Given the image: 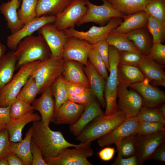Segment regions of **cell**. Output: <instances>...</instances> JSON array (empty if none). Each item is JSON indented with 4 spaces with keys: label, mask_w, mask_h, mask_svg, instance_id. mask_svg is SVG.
<instances>
[{
    "label": "cell",
    "mask_w": 165,
    "mask_h": 165,
    "mask_svg": "<svg viewBox=\"0 0 165 165\" xmlns=\"http://www.w3.org/2000/svg\"><path fill=\"white\" fill-rule=\"evenodd\" d=\"M33 122L32 139L40 149L44 159L55 156L66 148L81 147L91 143H71L66 140L61 132L52 130L41 120Z\"/></svg>",
    "instance_id": "obj_1"
},
{
    "label": "cell",
    "mask_w": 165,
    "mask_h": 165,
    "mask_svg": "<svg viewBox=\"0 0 165 165\" xmlns=\"http://www.w3.org/2000/svg\"><path fill=\"white\" fill-rule=\"evenodd\" d=\"M17 61L16 70L23 64L35 61H43L51 57L50 49L43 37L30 35L23 39L14 51Z\"/></svg>",
    "instance_id": "obj_2"
},
{
    "label": "cell",
    "mask_w": 165,
    "mask_h": 165,
    "mask_svg": "<svg viewBox=\"0 0 165 165\" xmlns=\"http://www.w3.org/2000/svg\"><path fill=\"white\" fill-rule=\"evenodd\" d=\"M128 118L119 111L110 115L97 116L76 137V140L82 143H91L112 130Z\"/></svg>",
    "instance_id": "obj_3"
},
{
    "label": "cell",
    "mask_w": 165,
    "mask_h": 165,
    "mask_svg": "<svg viewBox=\"0 0 165 165\" xmlns=\"http://www.w3.org/2000/svg\"><path fill=\"white\" fill-rule=\"evenodd\" d=\"M119 51L115 47L109 46V75L106 80L104 92L106 103L104 115H112L118 111L117 101L119 81L117 66L119 61Z\"/></svg>",
    "instance_id": "obj_4"
},
{
    "label": "cell",
    "mask_w": 165,
    "mask_h": 165,
    "mask_svg": "<svg viewBox=\"0 0 165 165\" xmlns=\"http://www.w3.org/2000/svg\"><path fill=\"white\" fill-rule=\"evenodd\" d=\"M64 64L65 61L62 58L52 56L47 60L39 62L30 76L35 80L41 93L62 75Z\"/></svg>",
    "instance_id": "obj_5"
},
{
    "label": "cell",
    "mask_w": 165,
    "mask_h": 165,
    "mask_svg": "<svg viewBox=\"0 0 165 165\" xmlns=\"http://www.w3.org/2000/svg\"><path fill=\"white\" fill-rule=\"evenodd\" d=\"M39 61L28 63L20 67L11 81L0 91V107H7L13 102Z\"/></svg>",
    "instance_id": "obj_6"
},
{
    "label": "cell",
    "mask_w": 165,
    "mask_h": 165,
    "mask_svg": "<svg viewBox=\"0 0 165 165\" xmlns=\"http://www.w3.org/2000/svg\"><path fill=\"white\" fill-rule=\"evenodd\" d=\"M91 143L83 146L63 149L57 155L44 159L47 165H92L87 158L93 154Z\"/></svg>",
    "instance_id": "obj_7"
},
{
    "label": "cell",
    "mask_w": 165,
    "mask_h": 165,
    "mask_svg": "<svg viewBox=\"0 0 165 165\" xmlns=\"http://www.w3.org/2000/svg\"><path fill=\"white\" fill-rule=\"evenodd\" d=\"M103 2L102 5H97L87 0L86 11L76 25L80 26L86 23L93 22L101 26H104L113 18H123L125 15L115 9L109 1Z\"/></svg>",
    "instance_id": "obj_8"
},
{
    "label": "cell",
    "mask_w": 165,
    "mask_h": 165,
    "mask_svg": "<svg viewBox=\"0 0 165 165\" xmlns=\"http://www.w3.org/2000/svg\"><path fill=\"white\" fill-rule=\"evenodd\" d=\"M123 18L116 17L111 19L105 25L100 27L93 26L86 31H79L74 28L63 31L67 37H74L85 40L91 44L106 39L109 33L119 25Z\"/></svg>",
    "instance_id": "obj_9"
},
{
    "label": "cell",
    "mask_w": 165,
    "mask_h": 165,
    "mask_svg": "<svg viewBox=\"0 0 165 165\" xmlns=\"http://www.w3.org/2000/svg\"><path fill=\"white\" fill-rule=\"evenodd\" d=\"M86 2L87 0H72L64 10L55 16L54 26L63 31L74 28L86 11Z\"/></svg>",
    "instance_id": "obj_10"
},
{
    "label": "cell",
    "mask_w": 165,
    "mask_h": 165,
    "mask_svg": "<svg viewBox=\"0 0 165 165\" xmlns=\"http://www.w3.org/2000/svg\"><path fill=\"white\" fill-rule=\"evenodd\" d=\"M127 87L119 82L118 109L128 117H134L143 106V100L137 91L129 90Z\"/></svg>",
    "instance_id": "obj_11"
},
{
    "label": "cell",
    "mask_w": 165,
    "mask_h": 165,
    "mask_svg": "<svg viewBox=\"0 0 165 165\" xmlns=\"http://www.w3.org/2000/svg\"><path fill=\"white\" fill-rule=\"evenodd\" d=\"M165 130L159 131L145 135L137 134L135 155L138 165H142L156 149L164 141Z\"/></svg>",
    "instance_id": "obj_12"
},
{
    "label": "cell",
    "mask_w": 165,
    "mask_h": 165,
    "mask_svg": "<svg viewBox=\"0 0 165 165\" xmlns=\"http://www.w3.org/2000/svg\"><path fill=\"white\" fill-rule=\"evenodd\" d=\"M92 48V45L85 40L68 37L63 48L61 58L64 61H75L85 66L88 63V54Z\"/></svg>",
    "instance_id": "obj_13"
},
{
    "label": "cell",
    "mask_w": 165,
    "mask_h": 165,
    "mask_svg": "<svg viewBox=\"0 0 165 165\" xmlns=\"http://www.w3.org/2000/svg\"><path fill=\"white\" fill-rule=\"evenodd\" d=\"M55 18V16L43 15L29 21L19 30L8 37L7 47L11 50L15 51L18 43L23 39L31 35L34 32L38 31L45 25L53 23Z\"/></svg>",
    "instance_id": "obj_14"
},
{
    "label": "cell",
    "mask_w": 165,
    "mask_h": 165,
    "mask_svg": "<svg viewBox=\"0 0 165 165\" xmlns=\"http://www.w3.org/2000/svg\"><path fill=\"white\" fill-rule=\"evenodd\" d=\"M138 124L135 117L128 118L112 130L98 139V145L100 147L113 144L117 145L125 137L138 134Z\"/></svg>",
    "instance_id": "obj_15"
},
{
    "label": "cell",
    "mask_w": 165,
    "mask_h": 165,
    "mask_svg": "<svg viewBox=\"0 0 165 165\" xmlns=\"http://www.w3.org/2000/svg\"><path fill=\"white\" fill-rule=\"evenodd\" d=\"M129 87L137 91L143 99V106L152 108H158L165 101L164 91L152 85L145 78L142 81Z\"/></svg>",
    "instance_id": "obj_16"
},
{
    "label": "cell",
    "mask_w": 165,
    "mask_h": 165,
    "mask_svg": "<svg viewBox=\"0 0 165 165\" xmlns=\"http://www.w3.org/2000/svg\"><path fill=\"white\" fill-rule=\"evenodd\" d=\"M38 31L49 46L51 56L61 58L63 48L68 38L64 31L58 30L51 24L45 25Z\"/></svg>",
    "instance_id": "obj_17"
},
{
    "label": "cell",
    "mask_w": 165,
    "mask_h": 165,
    "mask_svg": "<svg viewBox=\"0 0 165 165\" xmlns=\"http://www.w3.org/2000/svg\"><path fill=\"white\" fill-rule=\"evenodd\" d=\"M41 96L35 99L31 104L34 110L38 111L41 116V120L49 126L55 121V105L51 87L49 86L41 92Z\"/></svg>",
    "instance_id": "obj_18"
},
{
    "label": "cell",
    "mask_w": 165,
    "mask_h": 165,
    "mask_svg": "<svg viewBox=\"0 0 165 165\" xmlns=\"http://www.w3.org/2000/svg\"><path fill=\"white\" fill-rule=\"evenodd\" d=\"M85 107V105L67 100L55 111L54 123L70 125L75 123L80 118Z\"/></svg>",
    "instance_id": "obj_19"
},
{
    "label": "cell",
    "mask_w": 165,
    "mask_h": 165,
    "mask_svg": "<svg viewBox=\"0 0 165 165\" xmlns=\"http://www.w3.org/2000/svg\"><path fill=\"white\" fill-rule=\"evenodd\" d=\"M138 67L152 85L165 86V65L157 63L148 55L144 56Z\"/></svg>",
    "instance_id": "obj_20"
},
{
    "label": "cell",
    "mask_w": 165,
    "mask_h": 165,
    "mask_svg": "<svg viewBox=\"0 0 165 165\" xmlns=\"http://www.w3.org/2000/svg\"><path fill=\"white\" fill-rule=\"evenodd\" d=\"M95 98L85 105V109L78 121L70 125L69 129L75 136H77L84 128L94 119L99 116L104 115L98 100Z\"/></svg>",
    "instance_id": "obj_21"
},
{
    "label": "cell",
    "mask_w": 165,
    "mask_h": 165,
    "mask_svg": "<svg viewBox=\"0 0 165 165\" xmlns=\"http://www.w3.org/2000/svg\"><path fill=\"white\" fill-rule=\"evenodd\" d=\"M84 66L83 70L88 78L90 88L101 105L104 108L106 106L104 96L106 81L89 60Z\"/></svg>",
    "instance_id": "obj_22"
},
{
    "label": "cell",
    "mask_w": 165,
    "mask_h": 165,
    "mask_svg": "<svg viewBox=\"0 0 165 165\" xmlns=\"http://www.w3.org/2000/svg\"><path fill=\"white\" fill-rule=\"evenodd\" d=\"M64 61V66L62 75L65 79L71 83L90 88L89 81L83 70L84 65L74 61Z\"/></svg>",
    "instance_id": "obj_23"
},
{
    "label": "cell",
    "mask_w": 165,
    "mask_h": 165,
    "mask_svg": "<svg viewBox=\"0 0 165 165\" xmlns=\"http://www.w3.org/2000/svg\"><path fill=\"white\" fill-rule=\"evenodd\" d=\"M21 0H10L0 6V12L7 21L8 28L11 34L21 29L24 24L19 19L17 14Z\"/></svg>",
    "instance_id": "obj_24"
},
{
    "label": "cell",
    "mask_w": 165,
    "mask_h": 165,
    "mask_svg": "<svg viewBox=\"0 0 165 165\" xmlns=\"http://www.w3.org/2000/svg\"><path fill=\"white\" fill-rule=\"evenodd\" d=\"M41 120L40 116L34 112L16 119H11L6 128L10 141L14 142L21 141L22 140V131L25 126L31 122Z\"/></svg>",
    "instance_id": "obj_25"
},
{
    "label": "cell",
    "mask_w": 165,
    "mask_h": 165,
    "mask_svg": "<svg viewBox=\"0 0 165 165\" xmlns=\"http://www.w3.org/2000/svg\"><path fill=\"white\" fill-rule=\"evenodd\" d=\"M149 15L145 11L125 15L120 24L114 29L116 32L127 33L143 28H146Z\"/></svg>",
    "instance_id": "obj_26"
},
{
    "label": "cell",
    "mask_w": 165,
    "mask_h": 165,
    "mask_svg": "<svg viewBox=\"0 0 165 165\" xmlns=\"http://www.w3.org/2000/svg\"><path fill=\"white\" fill-rule=\"evenodd\" d=\"M17 61L15 51L13 50L0 59V91L12 79Z\"/></svg>",
    "instance_id": "obj_27"
},
{
    "label": "cell",
    "mask_w": 165,
    "mask_h": 165,
    "mask_svg": "<svg viewBox=\"0 0 165 165\" xmlns=\"http://www.w3.org/2000/svg\"><path fill=\"white\" fill-rule=\"evenodd\" d=\"M33 133L32 126L28 129L23 139L17 142H11L10 152L17 155L22 160L24 165H32V156L31 143Z\"/></svg>",
    "instance_id": "obj_28"
},
{
    "label": "cell",
    "mask_w": 165,
    "mask_h": 165,
    "mask_svg": "<svg viewBox=\"0 0 165 165\" xmlns=\"http://www.w3.org/2000/svg\"><path fill=\"white\" fill-rule=\"evenodd\" d=\"M127 34L128 39L134 43L142 54H149L153 41L152 36L146 28H140Z\"/></svg>",
    "instance_id": "obj_29"
},
{
    "label": "cell",
    "mask_w": 165,
    "mask_h": 165,
    "mask_svg": "<svg viewBox=\"0 0 165 165\" xmlns=\"http://www.w3.org/2000/svg\"><path fill=\"white\" fill-rule=\"evenodd\" d=\"M117 75L119 82L127 87L143 81L145 77L138 67L119 63Z\"/></svg>",
    "instance_id": "obj_30"
},
{
    "label": "cell",
    "mask_w": 165,
    "mask_h": 165,
    "mask_svg": "<svg viewBox=\"0 0 165 165\" xmlns=\"http://www.w3.org/2000/svg\"><path fill=\"white\" fill-rule=\"evenodd\" d=\"M72 0H38L36 17L43 15L56 16L65 9Z\"/></svg>",
    "instance_id": "obj_31"
},
{
    "label": "cell",
    "mask_w": 165,
    "mask_h": 165,
    "mask_svg": "<svg viewBox=\"0 0 165 165\" xmlns=\"http://www.w3.org/2000/svg\"><path fill=\"white\" fill-rule=\"evenodd\" d=\"M148 0H109L116 10L125 15L145 11Z\"/></svg>",
    "instance_id": "obj_32"
},
{
    "label": "cell",
    "mask_w": 165,
    "mask_h": 165,
    "mask_svg": "<svg viewBox=\"0 0 165 165\" xmlns=\"http://www.w3.org/2000/svg\"><path fill=\"white\" fill-rule=\"evenodd\" d=\"M106 40L109 46L115 47L119 51H133L141 53L134 43L128 39L127 33H119L113 29L108 34Z\"/></svg>",
    "instance_id": "obj_33"
},
{
    "label": "cell",
    "mask_w": 165,
    "mask_h": 165,
    "mask_svg": "<svg viewBox=\"0 0 165 165\" xmlns=\"http://www.w3.org/2000/svg\"><path fill=\"white\" fill-rule=\"evenodd\" d=\"M51 87L55 98L56 111L62 104L68 100L66 81L61 75L53 82Z\"/></svg>",
    "instance_id": "obj_34"
},
{
    "label": "cell",
    "mask_w": 165,
    "mask_h": 165,
    "mask_svg": "<svg viewBox=\"0 0 165 165\" xmlns=\"http://www.w3.org/2000/svg\"><path fill=\"white\" fill-rule=\"evenodd\" d=\"M146 28L152 36L153 43H161L165 39V22L149 15Z\"/></svg>",
    "instance_id": "obj_35"
},
{
    "label": "cell",
    "mask_w": 165,
    "mask_h": 165,
    "mask_svg": "<svg viewBox=\"0 0 165 165\" xmlns=\"http://www.w3.org/2000/svg\"><path fill=\"white\" fill-rule=\"evenodd\" d=\"M137 134L127 136L116 145L118 156L127 158L134 156L136 150Z\"/></svg>",
    "instance_id": "obj_36"
},
{
    "label": "cell",
    "mask_w": 165,
    "mask_h": 165,
    "mask_svg": "<svg viewBox=\"0 0 165 165\" xmlns=\"http://www.w3.org/2000/svg\"><path fill=\"white\" fill-rule=\"evenodd\" d=\"M40 93V89L35 80L30 76L20 90L16 98L31 104L37 94Z\"/></svg>",
    "instance_id": "obj_37"
},
{
    "label": "cell",
    "mask_w": 165,
    "mask_h": 165,
    "mask_svg": "<svg viewBox=\"0 0 165 165\" xmlns=\"http://www.w3.org/2000/svg\"><path fill=\"white\" fill-rule=\"evenodd\" d=\"M139 123L159 122L165 123V118L158 108L142 106L135 117Z\"/></svg>",
    "instance_id": "obj_38"
},
{
    "label": "cell",
    "mask_w": 165,
    "mask_h": 165,
    "mask_svg": "<svg viewBox=\"0 0 165 165\" xmlns=\"http://www.w3.org/2000/svg\"><path fill=\"white\" fill-rule=\"evenodd\" d=\"M38 0H21V7L17 11V14L19 19L24 24L36 17Z\"/></svg>",
    "instance_id": "obj_39"
},
{
    "label": "cell",
    "mask_w": 165,
    "mask_h": 165,
    "mask_svg": "<svg viewBox=\"0 0 165 165\" xmlns=\"http://www.w3.org/2000/svg\"><path fill=\"white\" fill-rule=\"evenodd\" d=\"M31 104L16 98L10 105L9 116L11 119H16L34 111Z\"/></svg>",
    "instance_id": "obj_40"
},
{
    "label": "cell",
    "mask_w": 165,
    "mask_h": 165,
    "mask_svg": "<svg viewBox=\"0 0 165 165\" xmlns=\"http://www.w3.org/2000/svg\"><path fill=\"white\" fill-rule=\"evenodd\" d=\"M145 11L149 15L165 22V0H148Z\"/></svg>",
    "instance_id": "obj_41"
},
{
    "label": "cell",
    "mask_w": 165,
    "mask_h": 165,
    "mask_svg": "<svg viewBox=\"0 0 165 165\" xmlns=\"http://www.w3.org/2000/svg\"><path fill=\"white\" fill-rule=\"evenodd\" d=\"M88 58L89 61L106 81L108 75L105 64L97 51L93 46L89 53Z\"/></svg>",
    "instance_id": "obj_42"
},
{
    "label": "cell",
    "mask_w": 165,
    "mask_h": 165,
    "mask_svg": "<svg viewBox=\"0 0 165 165\" xmlns=\"http://www.w3.org/2000/svg\"><path fill=\"white\" fill-rule=\"evenodd\" d=\"M119 63L138 67L142 62L144 55L133 51H119Z\"/></svg>",
    "instance_id": "obj_43"
},
{
    "label": "cell",
    "mask_w": 165,
    "mask_h": 165,
    "mask_svg": "<svg viewBox=\"0 0 165 165\" xmlns=\"http://www.w3.org/2000/svg\"><path fill=\"white\" fill-rule=\"evenodd\" d=\"M165 123L159 122L139 123L138 134L145 135L159 131L165 130Z\"/></svg>",
    "instance_id": "obj_44"
},
{
    "label": "cell",
    "mask_w": 165,
    "mask_h": 165,
    "mask_svg": "<svg viewBox=\"0 0 165 165\" xmlns=\"http://www.w3.org/2000/svg\"><path fill=\"white\" fill-rule=\"evenodd\" d=\"M149 55L157 63L165 65V45L161 43H153Z\"/></svg>",
    "instance_id": "obj_45"
},
{
    "label": "cell",
    "mask_w": 165,
    "mask_h": 165,
    "mask_svg": "<svg viewBox=\"0 0 165 165\" xmlns=\"http://www.w3.org/2000/svg\"><path fill=\"white\" fill-rule=\"evenodd\" d=\"M93 47L95 49L103 60L108 71H109V48L106 39L102 40L97 43L92 44Z\"/></svg>",
    "instance_id": "obj_46"
},
{
    "label": "cell",
    "mask_w": 165,
    "mask_h": 165,
    "mask_svg": "<svg viewBox=\"0 0 165 165\" xmlns=\"http://www.w3.org/2000/svg\"><path fill=\"white\" fill-rule=\"evenodd\" d=\"M11 141L7 129L0 131V159L6 157L10 152Z\"/></svg>",
    "instance_id": "obj_47"
},
{
    "label": "cell",
    "mask_w": 165,
    "mask_h": 165,
    "mask_svg": "<svg viewBox=\"0 0 165 165\" xmlns=\"http://www.w3.org/2000/svg\"><path fill=\"white\" fill-rule=\"evenodd\" d=\"M96 98L90 89L78 94L69 96L68 100L79 104L86 105Z\"/></svg>",
    "instance_id": "obj_48"
},
{
    "label": "cell",
    "mask_w": 165,
    "mask_h": 165,
    "mask_svg": "<svg viewBox=\"0 0 165 165\" xmlns=\"http://www.w3.org/2000/svg\"><path fill=\"white\" fill-rule=\"evenodd\" d=\"M31 150L32 156V165H47L43 157L40 149L32 138Z\"/></svg>",
    "instance_id": "obj_49"
},
{
    "label": "cell",
    "mask_w": 165,
    "mask_h": 165,
    "mask_svg": "<svg viewBox=\"0 0 165 165\" xmlns=\"http://www.w3.org/2000/svg\"><path fill=\"white\" fill-rule=\"evenodd\" d=\"M10 106L0 107V131L6 129L11 119L9 116Z\"/></svg>",
    "instance_id": "obj_50"
},
{
    "label": "cell",
    "mask_w": 165,
    "mask_h": 165,
    "mask_svg": "<svg viewBox=\"0 0 165 165\" xmlns=\"http://www.w3.org/2000/svg\"><path fill=\"white\" fill-rule=\"evenodd\" d=\"M66 85L68 96L78 94L90 89L83 86L71 83L66 81Z\"/></svg>",
    "instance_id": "obj_51"
},
{
    "label": "cell",
    "mask_w": 165,
    "mask_h": 165,
    "mask_svg": "<svg viewBox=\"0 0 165 165\" xmlns=\"http://www.w3.org/2000/svg\"><path fill=\"white\" fill-rule=\"evenodd\" d=\"M149 159L161 162L165 161V145L164 141L160 145L150 156Z\"/></svg>",
    "instance_id": "obj_52"
},
{
    "label": "cell",
    "mask_w": 165,
    "mask_h": 165,
    "mask_svg": "<svg viewBox=\"0 0 165 165\" xmlns=\"http://www.w3.org/2000/svg\"><path fill=\"white\" fill-rule=\"evenodd\" d=\"M112 164L113 165H138V164L135 155L127 158H123L118 156Z\"/></svg>",
    "instance_id": "obj_53"
},
{
    "label": "cell",
    "mask_w": 165,
    "mask_h": 165,
    "mask_svg": "<svg viewBox=\"0 0 165 165\" xmlns=\"http://www.w3.org/2000/svg\"><path fill=\"white\" fill-rule=\"evenodd\" d=\"M115 152L114 148L106 147L100 150L98 155L101 160L104 161H108L113 158Z\"/></svg>",
    "instance_id": "obj_54"
},
{
    "label": "cell",
    "mask_w": 165,
    "mask_h": 165,
    "mask_svg": "<svg viewBox=\"0 0 165 165\" xmlns=\"http://www.w3.org/2000/svg\"><path fill=\"white\" fill-rule=\"evenodd\" d=\"M6 157L9 165H24L22 160L14 153L10 152Z\"/></svg>",
    "instance_id": "obj_55"
},
{
    "label": "cell",
    "mask_w": 165,
    "mask_h": 165,
    "mask_svg": "<svg viewBox=\"0 0 165 165\" xmlns=\"http://www.w3.org/2000/svg\"><path fill=\"white\" fill-rule=\"evenodd\" d=\"M6 51V46L0 42V59L5 54Z\"/></svg>",
    "instance_id": "obj_56"
},
{
    "label": "cell",
    "mask_w": 165,
    "mask_h": 165,
    "mask_svg": "<svg viewBox=\"0 0 165 165\" xmlns=\"http://www.w3.org/2000/svg\"><path fill=\"white\" fill-rule=\"evenodd\" d=\"M159 110L163 116L165 118V105L164 103L161 105L159 108Z\"/></svg>",
    "instance_id": "obj_57"
},
{
    "label": "cell",
    "mask_w": 165,
    "mask_h": 165,
    "mask_svg": "<svg viewBox=\"0 0 165 165\" xmlns=\"http://www.w3.org/2000/svg\"><path fill=\"white\" fill-rule=\"evenodd\" d=\"M0 165H9L6 157L0 159Z\"/></svg>",
    "instance_id": "obj_58"
},
{
    "label": "cell",
    "mask_w": 165,
    "mask_h": 165,
    "mask_svg": "<svg viewBox=\"0 0 165 165\" xmlns=\"http://www.w3.org/2000/svg\"><path fill=\"white\" fill-rule=\"evenodd\" d=\"M102 1H109V0H101Z\"/></svg>",
    "instance_id": "obj_59"
}]
</instances>
